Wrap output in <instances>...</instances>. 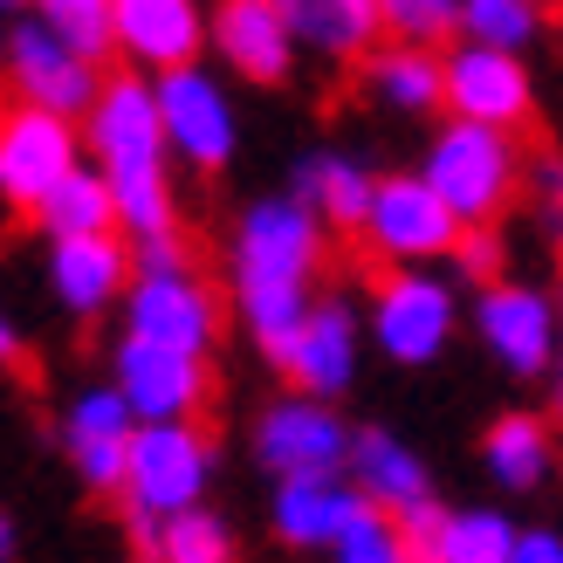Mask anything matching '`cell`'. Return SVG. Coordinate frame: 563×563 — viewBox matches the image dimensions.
Listing matches in <instances>:
<instances>
[{
    "label": "cell",
    "mask_w": 563,
    "mask_h": 563,
    "mask_svg": "<svg viewBox=\"0 0 563 563\" xmlns=\"http://www.w3.org/2000/svg\"><path fill=\"white\" fill-rule=\"evenodd\" d=\"M317 234L323 220L309 213L302 200H262L241 213V234H234V296H241V317L247 336L268 364H289L296 336L309 323V275H317Z\"/></svg>",
    "instance_id": "6da1fadb"
},
{
    "label": "cell",
    "mask_w": 563,
    "mask_h": 563,
    "mask_svg": "<svg viewBox=\"0 0 563 563\" xmlns=\"http://www.w3.org/2000/svg\"><path fill=\"white\" fill-rule=\"evenodd\" d=\"M207 474H213V446L192 419H137L131 474H124V509L137 522V537L152 543L165 516L200 509Z\"/></svg>",
    "instance_id": "7a4b0ae2"
},
{
    "label": "cell",
    "mask_w": 563,
    "mask_h": 563,
    "mask_svg": "<svg viewBox=\"0 0 563 563\" xmlns=\"http://www.w3.org/2000/svg\"><path fill=\"white\" fill-rule=\"evenodd\" d=\"M427 179L440 186V200L454 207L461 220H495L501 207H509L522 165H516V145H509L501 124L454 118L433 137V152H427Z\"/></svg>",
    "instance_id": "3957f363"
},
{
    "label": "cell",
    "mask_w": 563,
    "mask_h": 563,
    "mask_svg": "<svg viewBox=\"0 0 563 563\" xmlns=\"http://www.w3.org/2000/svg\"><path fill=\"white\" fill-rule=\"evenodd\" d=\"M8 82L21 103H42V110H63V118H90L97 103V55L69 42L55 21L27 14L8 27Z\"/></svg>",
    "instance_id": "277c9868"
},
{
    "label": "cell",
    "mask_w": 563,
    "mask_h": 563,
    "mask_svg": "<svg viewBox=\"0 0 563 563\" xmlns=\"http://www.w3.org/2000/svg\"><path fill=\"white\" fill-rule=\"evenodd\" d=\"M467 220L440 200V186L419 173V179H378L372 192V213H364V241L372 255H385L391 268H419L433 255H454Z\"/></svg>",
    "instance_id": "5b68a950"
},
{
    "label": "cell",
    "mask_w": 563,
    "mask_h": 563,
    "mask_svg": "<svg viewBox=\"0 0 563 563\" xmlns=\"http://www.w3.org/2000/svg\"><path fill=\"white\" fill-rule=\"evenodd\" d=\"M165 110H158V82H137L131 69L110 76L97 103H90V152L103 158V173H165Z\"/></svg>",
    "instance_id": "8992f818"
},
{
    "label": "cell",
    "mask_w": 563,
    "mask_h": 563,
    "mask_svg": "<svg viewBox=\"0 0 563 563\" xmlns=\"http://www.w3.org/2000/svg\"><path fill=\"white\" fill-rule=\"evenodd\" d=\"M76 131L63 110H42V103H14L8 124H0V200L35 213L48 200V186L76 173Z\"/></svg>",
    "instance_id": "52a82bcc"
},
{
    "label": "cell",
    "mask_w": 563,
    "mask_h": 563,
    "mask_svg": "<svg viewBox=\"0 0 563 563\" xmlns=\"http://www.w3.org/2000/svg\"><path fill=\"white\" fill-rule=\"evenodd\" d=\"M255 454L289 482V474H344L357 454V433L330 412V399L302 391V399H275L255 427Z\"/></svg>",
    "instance_id": "ba28073f"
},
{
    "label": "cell",
    "mask_w": 563,
    "mask_h": 563,
    "mask_svg": "<svg viewBox=\"0 0 563 563\" xmlns=\"http://www.w3.org/2000/svg\"><path fill=\"white\" fill-rule=\"evenodd\" d=\"M372 336L399 364H433L454 336V296L419 268H391L372 296Z\"/></svg>",
    "instance_id": "9c48e42d"
},
{
    "label": "cell",
    "mask_w": 563,
    "mask_h": 563,
    "mask_svg": "<svg viewBox=\"0 0 563 563\" xmlns=\"http://www.w3.org/2000/svg\"><path fill=\"white\" fill-rule=\"evenodd\" d=\"M124 330L179 344V351H207L220 336V302L192 268H145V275H131Z\"/></svg>",
    "instance_id": "30bf717a"
},
{
    "label": "cell",
    "mask_w": 563,
    "mask_h": 563,
    "mask_svg": "<svg viewBox=\"0 0 563 563\" xmlns=\"http://www.w3.org/2000/svg\"><path fill=\"white\" fill-rule=\"evenodd\" d=\"M63 440H69L76 474H82L97 495H124L131 440H137V406H131V391H124V385L76 391V399H69V419H63Z\"/></svg>",
    "instance_id": "8fae6325"
},
{
    "label": "cell",
    "mask_w": 563,
    "mask_h": 563,
    "mask_svg": "<svg viewBox=\"0 0 563 563\" xmlns=\"http://www.w3.org/2000/svg\"><path fill=\"white\" fill-rule=\"evenodd\" d=\"M207 351H179V344H158V336H137L124 330L118 344V385L131 391L137 419H192L207 406Z\"/></svg>",
    "instance_id": "7c38bea8"
},
{
    "label": "cell",
    "mask_w": 563,
    "mask_h": 563,
    "mask_svg": "<svg viewBox=\"0 0 563 563\" xmlns=\"http://www.w3.org/2000/svg\"><path fill=\"white\" fill-rule=\"evenodd\" d=\"M446 110L474 124H501L516 131L529 118V69L516 63V48H495V42H461L446 55Z\"/></svg>",
    "instance_id": "4fadbf2b"
},
{
    "label": "cell",
    "mask_w": 563,
    "mask_h": 563,
    "mask_svg": "<svg viewBox=\"0 0 563 563\" xmlns=\"http://www.w3.org/2000/svg\"><path fill=\"white\" fill-rule=\"evenodd\" d=\"M158 110H165V131H173V152H186V165H228L234 158V103L228 90L207 76V69H165L158 76Z\"/></svg>",
    "instance_id": "5bb4252c"
},
{
    "label": "cell",
    "mask_w": 563,
    "mask_h": 563,
    "mask_svg": "<svg viewBox=\"0 0 563 563\" xmlns=\"http://www.w3.org/2000/svg\"><path fill=\"white\" fill-rule=\"evenodd\" d=\"M474 323H482L488 351L509 364L516 378H537L556 364V309L537 289H522V282H488Z\"/></svg>",
    "instance_id": "9a60e30c"
},
{
    "label": "cell",
    "mask_w": 563,
    "mask_h": 563,
    "mask_svg": "<svg viewBox=\"0 0 563 563\" xmlns=\"http://www.w3.org/2000/svg\"><path fill=\"white\" fill-rule=\"evenodd\" d=\"M372 509V495L357 488V474H289L275 495V537L296 550H330L344 529Z\"/></svg>",
    "instance_id": "2e32d148"
},
{
    "label": "cell",
    "mask_w": 563,
    "mask_h": 563,
    "mask_svg": "<svg viewBox=\"0 0 563 563\" xmlns=\"http://www.w3.org/2000/svg\"><path fill=\"white\" fill-rule=\"evenodd\" d=\"M213 48H220V63L241 69L247 82H282L296 63V27L275 0H220Z\"/></svg>",
    "instance_id": "e0dca14e"
},
{
    "label": "cell",
    "mask_w": 563,
    "mask_h": 563,
    "mask_svg": "<svg viewBox=\"0 0 563 563\" xmlns=\"http://www.w3.org/2000/svg\"><path fill=\"white\" fill-rule=\"evenodd\" d=\"M124 275H137V255H124L118 234H63L48 247V289L76 317H97L124 296Z\"/></svg>",
    "instance_id": "ac0fdd59"
},
{
    "label": "cell",
    "mask_w": 563,
    "mask_h": 563,
    "mask_svg": "<svg viewBox=\"0 0 563 563\" xmlns=\"http://www.w3.org/2000/svg\"><path fill=\"white\" fill-rule=\"evenodd\" d=\"M200 8L192 0H118V55H131L137 69H179L200 48Z\"/></svg>",
    "instance_id": "d6986e66"
},
{
    "label": "cell",
    "mask_w": 563,
    "mask_h": 563,
    "mask_svg": "<svg viewBox=\"0 0 563 563\" xmlns=\"http://www.w3.org/2000/svg\"><path fill=\"white\" fill-rule=\"evenodd\" d=\"M282 372L296 378V391H317V399H336V391H351L357 378V323L344 302H317L309 309V323L296 336V351Z\"/></svg>",
    "instance_id": "ffe728a7"
},
{
    "label": "cell",
    "mask_w": 563,
    "mask_h": 563,
    "mask_svg": "<svg viewBox=\"0 0 563 563\" xmlns=\"http://www.w3.org/2000/svg\"><path fill=\"white\" fill-rule=\"evenodd\" d=\"M289 14L296 42L317 48L323 63H364L385 35V8L378 0H275Z\"/></svg>",
    "instance_id": "44dd1931"
},
{
    "label": "cell",
    "mask_w": 563,
    "mask_h": 563,
    "mask_svg": "<svg viewBox=\"0 0 563 563\" xmlns=\"http://www.w3.org/2000/svg\"><path fill=\"white\" fill-rule=\"evenodd\" d=\"M351 474H357V488L378 501V509L391 516H419L433 501L427 488V467H419V454L406 440H391V433H357V454H351Z\"/></svg>",
    "instance_id": "7402d4cb"
},
{
    "label": "cell",
    "mask_w": 563,
    "mask_h": 563,
    "mask_svg": "<svg viewBox=\"0 0 563 563\" xmlns=\"http://www.w3.org/2000/svg\"><path fill=\"white\" fill-rule=\"evenodd\" d=\"M364 76H372V97L419 118V110L446 103V55H427V42H391L364 55Z\"/></svg>",
    "instance_id": "603a6c76"
},
{
    "label": "cell",
    "mask_w": 563,
    "mask_h": 563,
    "mask_svg": "<svg viewBox=\"0 0 563 563\" xmlns=\"http://www.w3.org/2000/svg\"><path fill=\"white\" fill-rule=\"evenodd\" d=\"M35 220L48 228V241H63V234H110V228H118V186H110V173L76 165V173H63L48 186V200L35 207Z\"/></svg>",
    "instance_id": "cb8c5ba5"
},
{
    "label": "cell",
    "mask_w": 563,
    "mask_h": 563,
    "mask_svg": "<svg viewBox=\"0 0 563 563\" xmlns=\"http://www.w3.org/2000/svg\"><path fill=\"white\" fill-rule=\"evenodd\" d=\"M482 461L501 488H543L550 482V461H556V446H550V427L543 419H529V412H501L488 440H482Z\"/></svg>",
    "instance_id": "d4e9b609"
},
{
    "label": "cell",
    "mask_w": 563,
    "mask_h": 563,
    "mask_svg": "<svg viewBox=\"0 0 563 563\" xmlns=\"http://www.w3.org/2000/svg\"><path fill=\"white\" fill-rule=\"evenodd\" d=\"M372 179L357 173L351 158H309L296 173V200L323 220V228H344V234H364V213H372Z\"/></svg>",
    "instance_id": "484cf974"
},
{
    "label": "cell",
    "mask_w": 563,
    "mask_h": 563,
    "mask_svg": "<svg viewBox=\"0 0 563 563\" xmlns=\"http://www.w3.org/2000/svg\"><path fill=\"white\" fill-rule=\"evenodd\" d=\"M516 537H522V529H509V516L461 509V516H440L433 522V537L419 543V563H509Z\"/></svg>",
    "instance_id": "4316f807"
},
{
    "label": "cell",
    "mask_w": 563,
    "mask_h": 563,
    "mask_svg": "<svg viewBox=\"0 0 563 563\" xmlns=\"http://www.w3.org/2000/svg\"><path fill=\"white\" fill-rule=\"evenodd\" d=\"M152 556H158V563H234V537H228V522H220V516L179 509V516L158 522Z\"/></svg>",
    "instance_id": "83f0119b"
},
{
    "label": "cell",
    "mask_w": 563,
    "mask_h": 563,
    "mask_svg": "<svg viewBox=\"0 0 563 563\" xmlns=\"http://www.w3.org/2000/svg\"><path fill=\"white\" fill-rule=\"evenodd\" d=\"M110 186H118V228H131V241L173 234V186H165V173H110Z\"/></svg>",
    "instance_id": "f1b7e54d"
},
{
    "label": "cell",
    "mask_w": 563,
    "mask_h": 563,
    "mask_svg": "<svg viewBox=\"0 0 563 563\" xmlns=\"http://www.w3.org/2000/svg\"><path fill=\"white\" fill-rule=\"evenodd\" d=\"M330 556H336V563H412V537H406L399 516L372 501V509H364L344 537L330 543Z\"/></svg>",
    "instance_id": "f546056e"
},
{
    "label": "cell",
    "mask_w": 563,
    "mask_h": 563,
    "mask_svg": "<svg viewBox=\"0 0 563 563\" xmlns=\"http://www.w3.org/2000/svg\"><path fill=\"white\" fill-rule=\"evenodd\" d=\"M461 27L495 48H529L543 14H537V0H461Z\"/></svg>",
    "instance_id": "4dcf8cb0"
},
{
    "label": "cell",
    "mask_w": 563,
    "mask_h": 563,
    "mask_svg": "<svg viewBox=\"0 0 563 563\" xmlns=\"http://www.w3.org/2000/svg\"><path fill=\"white\" fill-rule=\"evenodd\" d=\"M42 21H55L69 42H82L90 55L118 48V0H27Z\"/></svg>",
    "instance_id": "1f68e13d"
},
{
    "label": "cell",
    "mask_w": 563,
    "mask_h": 563,
    "mask_svg": "<svg viewBox=\"0 0 563 563\" xmlns=\"http://www.w3.org/2000/svg\"><path fill=\"white\" fill-rule=\"evenodd\" d=\"M391 42H446L461 27V0H378Z\"/></svg>",
    "instance_id": "d6a6232c"
},
{
    "label": "cell",
    "mask_w": 563,
    "mask_h": 563,
    "mask_svg": "<svg viewBox=\"0 0 563 563\" xmlns=\"http://www.w3.org/2000/svg\"><path fill=\"white\" fill-rule=\"evenodd\" d=\"M454 268H461L467 282H501V241H495L488 220H467V228H461V241H454Z\"/></svg>",
    "instance_id": "836d02e7"
},
{
    "label": "cell",
    "mask_w": 563,
    "mask_h": 563,
    "mask_svg": "<svg viewBox=\"0 0 563 563\" xmlns=\"http://www.w3.org/2000/svg\"><path fill=\"white\" fill-rule=\"evenodd\" d=\"M509 563H563V537H556V529H522Z\"/></svg>",
    "instance_id": "e575fe53"
},
{
    "label": "cell",
    "mask_w": 563,
    "mask_h": 563,
    "mask_svg": "<svg viewBox=\"0 0 563 563\" xmlns=\"http://www.w3.org/2000/svg\"><path fill=\"white\" fill-rule=\"evenodd\" d=\"M537 192L563 213V158H537Z\"/></svg>",
    "instance_id": "d590c367"
},
{
    "label": "cell",
    "mask_w": 563,
    "mask_h": 563,
    "mask_svg": "<svg viewBox=\"0 0 563 563\" xmlns=\"http://www.w3.org/2000/svg\"><path fill=\"white\" fill-rule=\"evenodd\" d=\"M556 372H563V364H556Z\"/></svg>",
    "instance_id": "8d00e7d4"
},
{
    "label": "cell",
    "mask_w": 563,
    "mask_h": 563,
    "mask_svg": "<svg viewBox=\"0 0 563 563\" xmlns=\"http://www.w3.org/2000/svg\"><path fill=\"white\" fill-rule=\"evenodd\" d=\"M152 563H158V556H152Z\"/></svg>",
    "instance_id": "74e56055"
},
{
    "label": "cell",
    "mask_w": 563,
    "mask_h": 563,
    "mask_svg": "<svg viewBox=\"0 0 563 563\" xmlns=\"http://www.w3.org/2000/svg\"><path fill=\"white\" fill-rule=\"evenodd\" d=\"M412 563H419V556H412Z\"/></svg>",
    "instance_id": "f35d334b"
}]
</instances>
